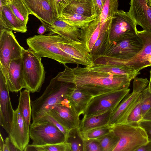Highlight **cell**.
Wrapping results in <instances>:
<instances>
[{
    "mask_svg": "<svg viewBox=\"0 0 151 151\" xmlns=\"http://www.w3.org/2000/svg\"><path fill=\"white\" fill-rule=\"evenodd\" d=\"M71 68L64 65V69L57 75L58 81L73 84L93 97L114 90L128 88L133 79L125 76L95 71L78 64Z\"/></svg>",
    "mask_w": 151,
    "mask_h": 151,
    "instance_id": "1",
    "label": "cell"
},
{
    "mask_svg": "<svg viewBox=\"0 0 151 151\" xmlns=\"http://www.w3.org/2000/svg\"><path fill=\"white\" fill-rule=\"evenodd\" d=\"M74 85L58 81L57 76L52 78L42 94L31 101V116L35 123L46 115L51 108L60 103Z\"/></svg>",
    "mask_w": 151,
    "mask_h": 151,
    "instance_id": "2",
    "label": "cell"
},
{
    "mask_svg": "<svg viewBox=\"0 0 151 151\" xmlns=\"http://www.w3.org/2000/svg\"><path fill=\"white\" fill-rule=\"evenodd\" d=\"M60 36L49 33L45 35H35L27 38V43L29 48L40 58L52 59L64 65L76 64L74 59L58 47Z\"/></svg>",
    "mask_w": 151,
    "mask_h": 151,
    "instance_id": "3",
    "label": "cell"
},
{
    "mask_svg": "<svg viewBox=\"0 0 151 151\" xmlns=\"http://www.w3.org/2000/svg\"><path fill=\"white\" fill-rule=\"evenodd\" d=\"M22 58L25 88L32 93L39 92L46 74L41 58L29 48L24 49Z\"/></svg>",
    "mask_w": 151,
    "mask_h": 151,
    "instance_id": "4",
    "label": "cell"
},
{
    "mask_svg": "<svg viewBox=\"0 0 151 151\" xmlns=\"http://www.w3.org/2000/svg\"><path fill=\"white\" fill-rule=\"evenodd\" d=\"M111 127L119 138L113 151H136L148 142L145 130L139 125L123 124Z\"/></svg>",
    "mask_w": 151,
    "mask_h": 151,
    "instance_id": "5",
    "label": "cell"
},
{
    "mask_svg": "<svg viewBox=\"0 0 151 151\" xmlns=\"http://www.w3.org/2000/svg\"><path fill=\"white\" fill-rule=\"evenodd\" d=\"M149 81L146 78H134L132 92L128 94L113 111L108 124L110 127L125 123L129 114L140 101L141 92L147 87Z\"/></svg>",
    "mask_w": 151,
    "mask_h": 151,
    "instance_id": "6",
    "label": "cell"
},
{
    "mask_svg": "<svg viewBox=\"0 0 151 151\" xmlns=\"http://www.w3.org/2000/svg\"><path fill=\"white\" fill-rule=\"evenodd\" d=\"M138 35L142 40L143 47L135 56L128 60H120L112 57L101 55L99 58V64H114L129 66L139 72L142 69L151 66V33L143 30L137 32Z\"/></svg>",
    "mask_w": 151,
    "mask_h": 151,
    "instance_id": "7",
    "label": "cell"
},
{
    "mask_svg": "<svg viewBox=\"0 0 151 151\" xmlns=\"http://www.w3.org/2000/svg\"><path fill=\"white\" fill-rule=\"evenodd\" d=\"M24 49L18 43L12 30H0V70L6 80L11 62L22 57Z\"/></svg>",
    "mask_w": 151,
    "mask_h": 151,
    "instance_id": "8",
    "label": "cell"
},
{
    "mask_svg": "<svg viewBox=\"0 0 151 151\" xmlns=\"http://www.w3.org/2000/svg\"><path fill=\"white\" fill-rule=\"evenodd\" d=\"M143 47L138 35H134L117 42H106L101 55L118 60H128L137 55Z\"/></svg>",
    "mask_w": 151,
    "mask_h": 151,
    "instance_id": "9",
    "label": "cell"
},
{
    "mask_svg": "<svg viewBox=\"0 0 151 151\" xmlns=\"http://www.w3.org/2000/svg\"><path fill=\"white\" fill-rule=\"evenodd\" d=\"M130 91L129 88H124L93 97L83 114V117L100 114L110 109L114 110Z\"/></svg>",
    "mask_w": 151,
    "mask_h": 151,
    "instance_id": "10",
    "label": "cell"
},
{
    "mask_svg": "<svg viewBox=\"0 0 151 151\" xmlns=\"http://www.w3.org/2000/svg\"><path fill=\"white\" fill-rule=\"evenodd\" d=\"M29 134L33 145L60 143L65 142L66 139L65 136L57 127L47 122L32 123Z\"/></svg>",
    "mask_w": 151,
    "mask_h": 151,
    "instance_id": "11",
    "label": "cell"
},
{
    "mask_svg": "<svg viewBox=\"0 0 151 151\" xmlns=\"http://www.w3.org/2000/svg\"><path fill=\"white\" fill-rule=\"evenodd\" d=\"M136 25L128 12L118 10L112 17L106 42H117L125 38L138 35Z\"/></svg>",
    "mask_w": 151,
    "mask_h": 151,
    "instance_id": "12",
    "label": "cell"
},
{
    "mask_svg": "<svg viewBox=\"0 0 151 151\" xmlns=\"http://www.w3.org/2000/svg\"><path fill=\"white\" fill-rule=\"evenodd\" d=\"M112 17L104 20L101 19L99 16L96 17L94 20L80 29V42L89 53H91L100 35L105 32L110 31Z\"/></svg>",
    "mask_w": 151,
    "mask_h": 151,
    "instance_id": "13",
    "label": "cell"
},
{
    "mask_svg": "<svg viewBox=\"0 0 151 151\" xmlns=\"http://www.w3.org/2000/svg\"><path fill=\"white\" fill-rule=\"evenodd\" d=\"M47 114L69 130L79 127V116L66 98L52 107Z\"/></svg>",
    "mask_w": 151,
    "mask_h": 151,
    "instance_id": "14",
    "label": "cell"
},
{
    "mask_svg": "<svg viewBox=\"0 0 151 151\" xmlns=\"http://www.w3.org/2000/svg\"><path fill=\"white\" fill-rule=\"evenodd\" d=\"M58 47L71 56L76 64L91 67L94 65L92 55L89 53L80 41H70L60 36Z\"/></svg>",
    "mask_w": 151,
    "mask_h": 151,
    "instance_id": "15",
    "label": "cell"
},
{
    "mask_svg": "<svg viewBox=\"0 0 151 151\" xmlns=\"http://www.w3.org/2000/svg\"><path fill=\"white\" fill-rule=\"evenodd\" d=\"M6 79L0 70V124L9 134L14 114Z\"/></svg>",
    "mask_w": 151,
    "mask_h": 151,
    "instance_id": "16",
    "label": "cell"
},
{
    "mask_svg": "<svg viewBox=\"0 0 151 151\" xmlns=\"http://www.w3.org/2000/svg\"><path fill=\"white\" fill-rule=\"evenodd\" d=\"M29 130L17 108L14 110L10 132L11 142L20 151H24L29 141Z\"/></svg>",
    "mask_w": 151,
    "mask_h": 151,
    "instance_id": "17",
    "label": "cell"
},
{
    "mask_svg": "<svg viewBox=\"0 0 151 151\" xmlns=\"http://www.w3.org/2000/svg\"><path fill=\"white\" fill-rule=\"evenodd\" d=\"M128 12L136 25L151 33V2L149 0H130Z\"/></svg>",
    "mask_w": 151,
    "mask_h": 151,
    "instance_id": "18",
    "label": "cell"
},
{
    "mask_svg": "<svg viewBox=\"0 0 151 151\" xmlns=\"http://www.w3.org/2000/svg\"><path fill=\"white\" fill-rule=\"evenodd\" d=\"M31 14L38 19L47 27L55 20L49 0H22Z\"/></svg>",
    "mask_w": 151,
    "mask_h": 151,
    "instance_id": "19",
    "label": "cell"
},
{
    "mask_svg": "<svg viewBox=\"0 0 151 151\" xmlns=\"http://www.w3.org/2000/svg\"><path fill=\"white\" fill-rule=\"evenodd\" d=\"M6 81L10 92H17L25 88L22 57L11 62Z\"/></svg>",
    "mask_w": 151,
    "mask_h": 151,
    "instance_id": "20",
    "label": "cell"
},
{
    "mask_svg": "<svg viewBox=\"0 0 151 151\" xmlns=\"http://www.w3.org/2000/svg\"><path fill=\"white\" fill-rule=\"evenodd\" d=\"M50 33L59 35L70 41L80 42V29L70 25L59 18L46 27Z\"/></svg>",
    "mask_w": 151,
    "mask_h": 151,
    "instance_id": "21",
    "label": "cell"
},
{
    "mask_svg": "<svg viewBox=\"0 0 151 151\" xmlns=\"http://www.w3.org/2000/svg\"><path fill=\"white\" fill-rule=\"evenodd\" d=\"M78 114H83L93 97L85 91L74 85L65 96Z\"/></svg>",
    "mask_w": 151,
    "mask_h": 151,
    "instance_id": "22",
    "label": "cell"
},
{
    "mask_svg": "<svg viewBox=\"0 0 151 151\" xmlns=\"http://www.w3.org/2000/svg\"><path fill=\"white\" fill-rule=\"evenodd\" d=\"M6 29L22 33L27 31L24 25L6 5L0 8V30Z\"/></svg>",
    "mask_w": 151,
    "mask_h": 151,
    "instance_id": "23",
    "label": "cell"
},
{
    "mask_svg": "<svg viewBox=\"0 0 151 151\" xmlns=\"http://www.w3.org/2000/svg\"><path fill=\"white\" fill-rule=\"evenodd\" d=\"M88 67L95 71L118 76H128L133 79L140 73V72L136 71L133 68L121 65L110 64L97 65Z\"/></svg>",
    "mask_w": 151,
    "mask_h": 151,
    "instance_id": "24",
    "label": "cell"
},
{
    "mask_svg": "<svg viewBox=\"0 0 151 151\" xmlns=\"http://www.w3.org/2000/svg\"><path fill=\"white\" fill-rule=\"evenodd\" d=\"M113 111L110 109L100 114L83 117L80 121L79 130L83 133L94 128L108 125Z\"/></svg>",
    "mask_w": 151,
    "mask_h": 151,
    "instance_id": "25",
    "label": "cell"
},
{
    "mask_svg": "<svg viewBox=\"0 0 151 151\" xmlns=\"http://www.w3.org/2000/svg\"><path fill=\"white\" fill-rule=\"evenodd\" d=\"M30 92L25 89L20 91L17 109L21 114L27 128L29 129L32 113Z\"/></svg>",
    "mask_w": 151,
    "mask_h": 151,
    "instance_id": "26",
    "label": "cell"
},
{
    "mask_svg": "<svg viewBox=\"0 0 151 151\" xmlns=\"http://www.w3.org/2000/svg\"><path fill=\"white\" fill-rule=\"evenodd\" d=\"M63 13L78 14L87 17L92 15L91 0H73L65 8Z\"/></svg>",
    "mask_w": 151,
    "mask_h": 151,
    "instance_id": "27",
    "label": "cell"
},
{
    "mask_svg": "<svg viewBox=\"0 0 151 151\" xmlns=\"http://www.w3.org/2000/svg\"><path fill=\"white\" fill-rule=\"evenodd\" d=\"M96 17L95 15L87 17L80 14L62 12L58 18L68 24L80 29L85 27L94 20Z\"/></svg>",
    "mask_w": 151,
    "mask_h": 151,
    "instance_id": "28",
    "label": "cell"
},
{
    "mask_svg": "<svg viewBox=\"0 0 151 151\" xmlns=\"http://www.w3.org/2000/svg\"><path fill=\"white\" fill-rule=\"evenodd\" d=\"M7 5L17 18L27 26L30 14L22 0H14Z\"/></svg>",
    "mask_w": 151,
    "mask_h": 151,
    "instance_id": "29",
    "label": "cell"
},
{
    "mask_svg": "<svg viewBox=\"0 0 151 151\" xmlns=\"http://www.w3.org/2000/svg\"><path fill=\"white\" fill-rule=\"evenodd\" d=\"M65 142L69 144L70 151H83V139L78 128L69 130Z\"/></svg>",
    "mask_w": 151,
    "mask_h": 151,
    "instance_id": "30",
    "label": "cell"
},
{
    "mask_svg": "<svg viewBox=\"0 0 151 151\" xmlns=\"http://www.w3.org/2000/svg\"><path fill=\"white\" fill-rule=\"evenodd\" d=\"M24 151H70V146L67 142L41 145H28Z\"/></svg>",
    "mask_w": 151,
    "mask_h": 151,
    "instance_id": "31",
    "label": "cell"
},
{
    "mask_svg": "<svg viewBox=\"0 0 151 151\" xmlns=\"http://www.w3.org/2000/svg\"><path fill=\"white\" fill-rule=\"evenodd\" d=\"M102 151H113L119 141V138L111 130L108 134L97 139Z\"/></svg>",
    "mask_w": 151,
    "mask_h": 151,
    "instance_id": "32",
    "label": "cell"
},
{
    "mask_svg": "<svg viewBox=\"0 0 151 151\" xmlns=\"http://www.w3.org/2000/svg\"><path fill=\"white\" fill-rule=\"evenodd\" d=\"M111 130V127L107 125L92 129L83 133L80 132L83 139H95L108 134Z\"/></svg>",
    "mask_w": 151,
    "mask_h": 151,
    "instance_id": "33",
    "label": "cell"
},
{
    "mask_svg": "<svg viewBox=\"0 0 151 151\" xmlns=\"http://www.w3.org/2000/svg\"><path fill=\"white\" fill-rule=\"evenodd\" d=\"M118 0H106L103 5L101 13L99 16L102 20H106L109 18L113 17L118 10Z\"/></svg>",
    "mask_w": 151,
    "mask_h": 151,
    "instance_id": "34",
    "label": "cell"
},
{
    "mask_svg": "<svg viewBox=\"0 0 151 151\" xmlns=\"http://www.w3.org/2000/svg\"><path fill=\"white\" fill-rule=\"evenodd\" d=\"M140 105L142 114L143 117L151 109V92L147 86L141 92Z\"/></svg>",
    "mask_w": 151,
    "mask_h": 151,
    "instance_id": "35",
    "label": "cell"
},
{
    "mask_svg": "<svg viewBox=\"0 0 151 151\" xmlns=\"http://www.w3.org/2000/svg\"><path fill=\"white\" fill-rule=\"evenodd\" d=\"M109 32H105L99 36L95 42L91 53L92 55H99L102 53L106 42L108 39Z\"/></svg>",
    "mask_w": 151,
    "mask_h": 151,
    "instance_id": "36",
    "label": "cell"
},
{
    "mask_svg": "<svg viewBox=\"0 0 151 151\" xmlns=\"http://www.w3.org/2000/svg\"><path fill=\"white\" fill-rule=\"evenodd\" d=\"M140 101L141 99L130 112L125 124L138 125L139 122L143 119V117L142 114Z\"/></svg>",
    "mask_w": 151,
    "mask_h": 151,
    "instance_id": "37",
    "label": "cell"
},
{
    "mask_svg": "<svg viewBox=\"0 0 151 151\" xmlns=\"http://www.w3.org/2000/svg\"><path fill=\"white\" fill-rule=\"evenodd\" d=\"M73 0H49L53 13L56 18H58L65 8Z\"/></svg>",
    "mask_w": 151,
    "mask_h": 151,
    "instance_id": "38",
    "label": "cell"
},
{
    "mask_svg": "<svg viewBox=\"0 0 151 151\" xmlns=\"http://www.w3.org/2000/svg\"><path fill=\"white\" fill-rule=\"evenodd\" d=\"M83 139V151H102L100 145L97 139Z\"/></svg>",
    "mask_w": 151,
    "mask_h": 151,
    "instance_id": "39",
    "label": "cell"
},
{
    "mask_svg": "<svg viewBox=\"0 0 151 151\" xmlns=\"http://www.w3.org/2000/svg\"><path fill=\"white\" fill-rule=\"evenodd\" d=\"M38 121L47 122L53 124L57 127L65 134L66 137L69 131L52 116L47 114L43 116Z\"/></svg>",
    "mask_w": 151,
    "mask_h": 151,
    "instance_id": "40",
    "label": "cell"
},
{
    "mask_svg": "<svg viewBox=\"0 0 151 151\" xmlns=\"http://www.w3.org/2000/svg\"><path fill=\"white\" fill-rule=\"evenodd\" d=\"M92 4V15L99 16L101 14L103 4L101 0H91Z\"/></svg>",
    "mask_w": 151,
    "mask_h": 151,
    "instance_id": "41",
    "label": "cell"
},
{
    "mask_svg": "<svg viewBox=\"0 0 151 151\" xmlns=\"http://www.w3.org/2000/svg\"><path fill=\"white\" fill-rule=\"evenodd\" d=\"M139 125L145 130L148 141H151V121L142 119L139 122Z\"/></svg>",
    "mask_w": 151,
    "mask_h": 151,
    "instance_id": "42",
    "label": "cell"
},
{
    "mask_svg": "<svg viewBox=\"0 0 151 151\" xmlns=\"http://www.w3.org/2000/svg\"><path fill=\"white\" fill-rule=\"evenodd\" d=\"M136 151H151V141L138 148Z\"/></svg>",
    "mask_w": 151,
    "mask_h": 151,
    "instance_id": "43",
    "label": "cell"
},
{
    "mask_svg": "<svg viewBox=\"0 0 151 151\" xmlns=\"http://www.w3.org/2000/svg\"><path fill=\"white\" fill-rule=\"evenodd\" d=\"M10 139L9 137H7L4 141L3 151H10L9 146Z\"/></svg>",
    "mask_w": 151,
    "mask_h": 151,
    "instance_id": "44",
    "label": "cell"
},
{
    "mask_svg": "<svg viewBox=\"0 0 151 151\" xmlns=\"http://www.w3.org/2000/svg\"><path fill=\"white\" fill-rule=\"evenodd\" d=\"M47 30V29L46 27L42 24L38 29L37 33L39 35H43Z\"/></svg>",
    "mask_w": 151,
    "mask_h": 151,
    "instance_id": "45",
    "label": "cell"
},
{
    "mask_svg": "<svg viewBox=\"0 0 151 151\" xmlns=\"http://www.w3.org/2000/svg\"><path fill=\"white\" fill-rule=\"evenodd\" d=\"M143 119L151 121V109L145 115Z\"/></svg>",
    "mask_w": 151,
    "mask_h": 151,
    "instance_id": "46",
    "label": "cell"
},
{
    "mask_svg": "<svg viewBox=\"0 0 151 151\" xmlns=\"http://www.w3.org/2000/svg\"><path fill=\"white\" fill-rule=\"evenodd\" d=\"M0 151H3L4 144V141L1 133L0 134Z\"/></svg>",
    "mask_w": 151,
    "mask_h": 151,
    "instance_id": "47",
    "label": "cell"
},
{
    "mask_svg": "<svg viewBox=\"0 0 151 151\" xmlns=\"http://www.w3.org/2000/svg\"><path fill=\"white\" fill-rule=\"evenodd\" d=\"M149 90L151 92V69L150 71V78L149 83L147 86Z\"/></svg>",
    "mask_w": 151,
    "mask_h": 151,
    "instance_id": "48",
    "label": "cell"
},
{
    "mask_svg": "<svg viewBox=\"0 0 151 151\" xmlns=\"http://www.w3.org/2000/svg\"><path fill=\"white\" fill-rule=\"evenodd\" d=\"M14 0H6L8 4Z\"/></svg>",
    "mask_w": 151,
    "mask_h": 151,
    "instance_id": "49",
    "label": "cell"
},
{
    "mask_svg": "<svg viewBox=\"0 0 151 151\" xmlns=\"http://www.w3.org/2000/svg\"><path fill=\"white\" fill-rule=\"evenodd\" d=\"M106 0H101L103 4V5L104 4L105 2L106 1Z\"/></svg>",
    "mask_w": 151,
    "mask_h": 151,
    "instance_id": "50",
    "label": "cell"
},
{
    "mask_svg": "<svg viewBox=\"0 0 151 151\" xmlns=\"http://www.w3.org/2000/svg\"><path fill=\"white\" fill-rule=\"evenodd\" d=\"M151 2V0H149Z\"/></svg>",
    "mask_w": 151,
    "mask_h": 151,
    "instance_id": "51",
    "label": "cell"
}]
</instances>
